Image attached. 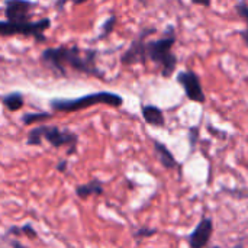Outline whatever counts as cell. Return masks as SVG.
<instances>
[{"mask_svg":"<svg viewBox=\"0 0 248 248\" xmlns=\"http://www.w3.org/2000/svg\"><path fill=\"white\" fill-rule=\"evenodd\" d=\"M97 54L99 52L92 48L83 49L78 45H61L45 48L39 55V61L58 78L67 77L68 70H73L84 76L105 80L103 71L97 67Z\"/></svg>","mask_w":248,"mask_h":248,"instance_id":"1","label":"cell"},{"mask_svg":"<svg viewBox=\"0 0 248 248\" xmlns=\"http://www.w3.org/2000/svg\"><path fill=\"white\" fill-rule=\"evenodd\" d=\"M176 42L177 33L174 25H169L161 38L147 41V61H153L158 67V71L164 78H170L179 64V58L173 52V46Z\"/></svg>","mask_w":248,"mask_h":248,"instance_id":"2","label":"cell"},{"mask_svg":"<svg viewBox=\"0 0 248 248\" xmlns=\"http://www.w3.org/2000/svg\"><path fill=\"white\" fill-rule=\"evenodd\" d=\"M46 141L52 148H62L65 147L68 155H74L78 147V137L70 129H61L60 126L54 125H39L32 128L28 132L26 144L31 147H39L42 142Z\"/></svg>","mask_w":248,"mask_h":248,"instance_id":"3","label":"cell"},{"mask_svg":"<svg viewBox=\"0 0 248 248\" xmlns=\"http://www.w3.org/2000/svg\"><path fill=\"white\" fill-rule=\"evenodd\" d=\"M97 105H106L110 108H121L124 105V97L113 92H94L89 93L76 99H52L49 100V106L54 112H62V113H71L89 109L92 106Z\"/></svg>","mask_w":248,"mask_h":248,"instance_id":"4","label":"cell"},{"mask_svg":"<svg viewBox=\"0 0 248 248\" xmlns=\"http://www.w3.org/2000/svg\"><path fill=\"white\" fill-rule=\"evenodd\" d=\"M51 28V19L42 17L39 20H31L25 23H13L7 20H0V36L23 35L32 38L36 44L46 41L45 32Z\"/></svg>","mask_w":248,"mask_h":248,"instance_id":"5","label":"cell"},{"mask_svg":"<svg viewBox=\"0 0 248 248\" xmlns=\"http://www.w3.org/2000/svg\"><path fill=\"white\" fill-rule=\"evenodd\" d=\"M157 29L154 26L142 28L137 36L131 41L129 46L125 49V52L121 55V64L125 67L137 65V64H145L147 62V38L153 33H155Z\"/></svg>","mask_w":248,"mask_h":248,"instance_id":"6","label":"cell"},{"mask_svg":"<svg viewBox=\"0 0 248 248\" xmlns=\"http://www.w3.org/2000/svg\"><path fill=\"white\" fill-rule=\"evenodd\" d=\"M176 81L183 87L185 94L190 102H195L199 105H203L206 102V96H205L202 81L198 73H195L193 70H182L177 73Z\"/></svg>","mask_w":248,"mask_h":248,"instance_id":"7","label":"cell"},{"mask_svg":"<svg viewBox=\"0 0 248 248\" xmlns=\"http://www.w3.org/2000/svg\"><path fill=\"white\" fill-rule=\"evenodd\" d=\"M36 7V3L25 0H6L4 1V16L7 22L25 23L32 20V9Z\"/></svg>","mask_w":248,"mask_h":248,"instance_id":"8","label":"cell"},{"mask_svg":"<svg viewBox=\"0 0 248 248\" xmlns=\"http://www.w3.org/2000/svg\"><path fill=\"white\" fill-rule=\"evenodd\" d=\"M214 234V221L209 217H203L199 224L195 227V230L187 237V243L190 248H205Z\"/></svg>","mask_w":248,"mask_h":248,"instance_id":"9","label":"cell"},{"mask_svg":"<svg viewBox=\"0 0 248 248\" xmlns=\"http://www.w3.org/2000/svg\"><path fill=\"white\" fill-rule=\"evenodd\" d=\"M153 142V147H154V151H155V155H157V160L160 161V164L167 169V170H179L180 169V164L177 163L176 157L173 155V153L169 150V147L166 144H163L161 141L158 140H151Z\"/></svg>","mask_w":248,"mask_h":248,"instance_id":"10","label":"cell"},{"mask_svg":"<svg viewBox=\"0 0 248 248\" xmlns=\"http://www.w3.org/2000/svg\"><path fill=\"white\" fill-rule=\"evenodd\" d=\"M141 113H142L144 121L148 125L155 126V128H164L166 126V116L158 106L151 105V103L141 105Z\"/></svg>","mask_w":248,"mask_h":248,"instance_id":"11","label":"cell"},{"mask_svg":"<svg viewBox=\"0 0 248 248\" xmlns=\"http://www.w3.org/2000/svg\"><path fill=\"white\" fill-rule=\"evenodd\" d=\"M76 196L78 199H89L90 196H102L103 195V183L99 179H92L84 185L76 186Z\"/></svg>","mask_w":248,"mask_h":248,"instance_id":"12","label":"cell"},{"mask_svg":"<svg viewBox=\"0 0 248 248\" xmlns=\"http://www.w3.org/2000/svg\"><path fill=\"white\" fill-rule=\"evenodd\" d=\"M1 103L4 108L10 112H17L23 108L25 105V97L20 92H12L4 96H1Z\"/></svg>","mask_w":248,"mask_h":248,"instance_id":"13","label":"cell"},{"mask_svg":"<svg viewBox=\"0 0 248 248\" xmlns=\"http://www.w3.org/2000/svg\"><path fill=\"white\" fill-rule=\"evenodd\" d=\"M235 12L238 13V16H240V17H243V19L246 20L247 28H246L244 31H241V32H240V36H241V39L244 41L246 46L248 48V3L247 1H238V3L235 4Z\"/></svg>","mask_w":248,"mask_h":248,"instance_id":"14","label":"cell"},{"mask_svg":"<svg viewBox=\"0 0 248 248\" xmlns=\"http://www.w3.org/2000/svg\"><path fill=\"white\" fill-rule=\"evenodd\" d=\"M52 115L48 113V112H35V113H25L22 116V122L23 125L29 126V125H33L36 122H42V121H46V119H51Z\"/></svg>","mask_w":248,"mask_h":248,"instance_id":"15","label":"cell"},{"mask_svg":"<svg viewBox=\"0 0 248 248\" xmlns=\"http://www.w3.org/2000/svg\"><path fill=\"white\" fill-rule=\"evenodd\" d=\"M7 235H26L28 238H36L38 237L36 231L32 228L31 224H25L20 227H12L7 230Z\"/></svg>","mask_w":248,"mask_h":248,"instance_id":"16","label":"cell"},{"mask_svg":"<svg viewBox=\"0 0 248 248\" xmlns=\"http://www.w3.org/2000/svg\"><path fill=\"white\" fill-rule=\"evenodd\" d=\"M116 15H110L105 22H103V25H102V29H100V33H99V36L96 38L97 41H100V39H105V38H108L112 32H113V29H115V25H116Z\"/></svg>","mask_w":248,"mask_h":248,"instance_id":"17","label":"cell"},{"mask_svg":"<svg viewBox=\"0 0 248 248\" xmlns=\"http://www.w3.org/2000/svg\"><path fill=\"white\" fill-rule=\"evenodd\" d=\"M158 232L157 228H138L137 231H134V238L140 243L141 240L144 238H150V237H154L155 234Z\"/></svg>","mask_w":248,"mask_h":248,"instance_id":"18","label":"cell"},{"mask_svg":"<svg viewBox=\"0 0 248 248\" xmlns=\"http://www.w3.org/2000/svg\"><path fill=\"white\" fill-rule=\"evenodd\" d=\"M198 137H199V128L198 126H192L189 129V138H190V148L192 150H195V147H196Z\"/></svg>","mask_w":248,"mask_h":248,"instance_id":"19","label":"cell"},{"mask_svg":"<svg viewBox=\"0 0 248 248\" xmlns=\"http://www.w3.org/2000/svg\"><path fill=\"white\" fill-rule=\"evenodd\" d=\"M67 167H68V161H67V160H61V161L57 164V171L64 173V171L67 170Z\"/></svg>","mask_w":248,"mask_h":248,"instance_id":"20","label":"cell"},{"mask_svg":"<svg viewBox=\"0 0 248 248\" xmlns=\"http://www.w3.org/2000/svg\"><path fill=\"white\" fill-rule=\"evenodd\" d=\"M12 248H25L19 241H12Z\"/></svg>","mask_w":248,"mask_h":248,"instance_id":"21","label":"cell"},{"mask_svg":"<svg viewBox=\"0 0 248 248\" xmlns=\"http://www.w3.org/2000/svg\"><path fill=\"white\" fill-rule=\"evenodd\" d=\"M232 248H244V244L243 243H238V244H235Z\"/></svg>","mask_w":248,"mask_h":248,"instance_id":"22","label":"cell"}]
</instances>
